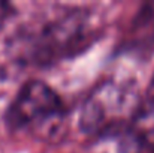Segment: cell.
Returning a JSON list of instances; mask_svg holds the SVG:
<instances>
[{
	"label": "cell",
	"mask_w": 154,
	"mask_h": 153,
	"mask_svg": "<svg viewBox=\"0 0 154 153\" xmlns=\"http://www.w3.org/2000/svg\"><path fill=\"white\" fill-rule=\"evenodd\" d=\"M63 119V107L58 95L42 81L24 84L8 110L6 120L11 128L35 126L44 138L55 135Z\"/></svg>",
	"instance_id": "6da1fadb"
},
{
	"label": "cell",
	"mask_w": 154,
	"mask_h": 153,
	"mask_svg": "<svg viewBox=\"0 0 154 153\" xmlns=\"http://www.w3.org/2000/svg\"><path fill=\"white\" fill-rule=\"evenodd\" d=\"M138 102L136 93L129 86L105 83L84 102L79 114V128L84 132L106 131L123 120Z\"/></svg>",
	"instance_id": "7a4b0ae2"
},
{
	"label": "cell",
	"mask_w": 154,
	"mask_h": 153,
	"mask_svg": "<svg viewBox=\"0 0 154 153\" xmlns=\"http://www.w3.org/2000/svg\"><path fill=\"white\" fill-rule=\"evenodd\" d=\"M85 36L87 15L79 11L67 14L42 30L35 44L33 59L39 63H48L58 56L78 48Z\"/></svg>",
	"instance_id": "3957f363"
},
{
	"label": "cell",
	"mask_w": 154,
	"mask_h": 153,
	"mask_svg": "<svg viewBox=\"0 0 154 153\" xmlns=\"http://www.w3.org/2000/svg\"><path fill=\"white\" fill-rule=\"evenodd\" d=\"M91 153H139V140L133 129L112 126L100 134Z\"/></svg>",
	"instance_id": "277c9868"
},
{
	"label": "cell",
	"mask_w": 154,
	"mask_h": 153,
	"mask_svg": "<svg viewBox=\"0 0 154 153\" xmlns=\"http://www.w3.org/2000/svg\"><path fill=\"white\" fill-rule=\"evenodd\" d=\"M133 131L139 140V153H154V110L139 117Z\"/></svg>",
	"instance_id": "5b68a950"
},
{
	"label": "cell",
	"mask_w": 154,
	"mask_h": 153,
	"mask_svg": "<svg viewBox=\"0 0 154 153\" xmlns=\"http://www.w3.org/2000/svg\"><path fill=\"white\" fill-rule=\"evenodd\" d=\"M8 15H9V5H8V3L0 2V29H2L3 23L6 21Z\"/></svg>",
	"instance_id": "8992f818"
},
{
	"label": "cell",
	"mask_w": 154,
	"mask_h": 153,
	"mask_svg": "<svg viewBox=\"0 0 154 153\" xmlns=\"http://www.w3.org/2000/svg\"><path fill=\"white\" fill-rule=\"evenodd\" d=\"M150 95L154 96V78H153V81H151V86H150Z\"/></svg>",
	"instance_id": "52a82bcc"
}]
</instances>
